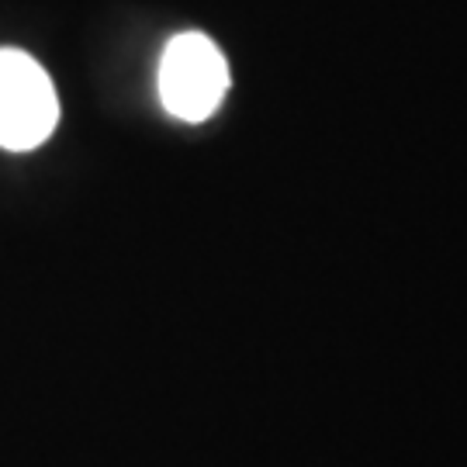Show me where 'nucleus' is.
I'll use <instances>...</instances> for the list:
<instances>
[{
    "mask_svg": "<svg viewBox=\"0 0 467 467\" xmlns=\"http://www.w3.org/2000/svg\"><path fill=\"white\" fill-rule=\"evenodd\" d=\"M229 90V63L208 35L184 32L160 59V100L181 121H204Z\"/></svg>",
    "mask_w": 467,
    "mask_h": 467,
    "instance_id": "f257e3e1",
    "label": "nucleus"
},
{
    "mask_svg": "<svg viewBox=\"0 0 467 467\" xmlns=\"http://www.w3.org/2000/svg\"><path fill=\"white\" fill-rule=\"evenodd\" d=\"M59 121V98L49 73L21 49H0V146L28 152Z\"/></svg>",
    "mask_w": 467,
    "mask_h": 467,
    "instance_id": "f03ea898",
    "label": "nucleus"
}]
</instances>
